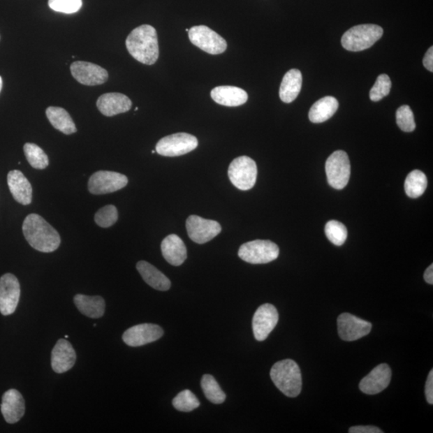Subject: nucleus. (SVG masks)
<instances>
[{
	"instance_id": "nucleus-13",
	"label": "nucleus",
	"mask_w": 433,
	"mask_h": 433,
	"mask_svg": "<svg viewBox=\"0 0 433 433\" xmlns=\"http://www.w3.org/2000/svg\"><path fill=\"white\" fill-rule=\"evenodd\" d=\"M279 322V313L275 307L270 303L260 306L253 317L254 338L264 341L273 331Z\"/></svg>"
},
{
	"instance_id": "nucleus-34",
	"label": "nucleus",
	"mask_w": 433,
	"mask_h": 433,
	"mask_svg": "<svg viewBox=\"0 0 433 433\" xmlns=\"http://www.w3.org/2000/svg\"><path fill=\"white\" fill-rule=\"evenodd\" d=\"M96 223L102 228H108L115 225L118 220V211L112 205H108L100 209L95 214Z\"/></svg>"
},
{
	"instance_id": "nucleus-41",
	"label": "nucleus",
	"mask_w": 433,
	"mask_h": 433,
	"mask_svg": "<svg viewBox=\"0 0 433 433\" xmlns=\"http://www.w3.org/2000/svg\"><path fill=\"white\" fill-rule=\"evenodd\" d=\"M425 280L427 284H433V265L431 264L429 267L425 270L424 274Z\"/></svg>"
},
{
	"instance_id": "nucleus-20",
	"label": "nucleus",
	"mask_w": 433,
	"mask_h": 433,
	"mask_svg": "<svg viewBox=\"0 0 433 433\" xmlns=\"http://www.w3.org/2000/svg\"><path fill=\"white\" fill-rule=\"evenodd\" d=\"M96 106L103 115L112 117L131 110L132 101L122 94L110 93L100 96Z\"/></svg>"
},
{
	"instance_id": "nucleus-37",
	"label": "nucleus",
	"mask_w": 433,
	"mask_h": 433,
	"mask_svg": "<svg viewBox=\"0 0 433 433\" xmlns=\"http://www.w3.org/2000/svg\"><path fill=\"white\" fill-rule=\"evenodd\" d=\"M48 6L55 12L73 14L82 7V0H48Z\"/></svg>"
},
{
	"instance_id": "nucleus-18",
	"label": "nucleus",
	"mask_w": 433,
	"mask_h": 433,
	"mask_svg": "<svg viewBox=\"0 0 433 433\" xmlns=\"http://www.w3.org/2000/svg\"><path fill=\"white\" fill-rule=\"evenodd\" d=\"M77 355L71 344L61 339L54 346L52 351L51 364L54 372L61 374L71 369L74 366Z\"/></svg>"
},
{
	"instance_id": "nucleus-29",
	"label": "nucleus",
	"mask_w": 433,
	"mask_h": 433,
	"mask_svg": "<svg viewBox=\"0 0 433 433\" xmlns=\"http://www.w3.org/2000/svg\"><path fill=\"white\" fill-rule=\"evenodd\" d=\"M427 186V177L423 172L413 170L409 173L404 182L406 194L409 198H418L422 196Z\"/></svg>"
},
{
	"instance_id": "nucleus-36",
	"label": "nucleus",
	"mask_w": 433,
	"mask_h": 433,
	"mask_svg": "<svg viewBox=\"0 0 433 433\" xmlns=\"http://www.w3.org/2000/svg\"><path fill=\"white\" fill-rule=\"evenodd\" d=\"M397 123L402 131L410 133L414 131L416 122L413 111L409 105H403L397 111Z\"/></svg>"
},
{
	"instance_id": "nucleus-42",
	"label": "nucleus",
	"mask_w": 433,
	"mask_h": 433,
	"mask_svg": "<svg viewBox=\"0 0 433 433\" xmlns=\"http://www.w3.org/2000/svg\"><path fill=\"white\" fill-rule=\"evenodd\" d=\"M3 88V79L1 77H0V91H1Z\"/></svg>"
},
{
	"instance_id": "nucleus-22",
	"label": "nucleus",
	"mask_w": 433,
	"mask_h": 433,
	"mask_svg": "<svg viewBox=\"0 0 433 433\" xmlns=\"http://www.w3.org/2000/svg\"><path fill=\"white\" fill-rule=\"evenodd\" d=\"M162 256L172 266H181L187 258L185 243L176 235L167 236L161 245Z\"/></svg>"
},
{
	"instance_id": "nucleus-11",
	"label": "nucleus",
	"mask_w": 433,
	"mask_h": 433,
	"mask_svg": "<svg viewBox=\"0 0 433 433\" xmlns=\"http://www.w3.org/2000/svg\"><path fill=\"white\" fill-rule=\"evenodd\" d=\"M186 230L192 241L198 244H204L220 234L221 226L218 221L191 215L186 220Z\"/></svg>"
},
{
	"instance_id": "nucleus-4",
	"label": "nucleus",
	"mask_w": 433,
	"mask_h": 433,
	"mask_svg": "<svg viewBox=\"0 0 433 433\" xmlns=\"http://www.w3.org/2000/svg\"><path fill=\"white\" fill-rule=\"evenodd\" d=\"M383 34L381 27L376 24L355 26L346 31L342 37V45L346 50L360 52L371 47L381 39Z\"/></svg>"
},
{
	"instance_id": "nucleus-5",
	"label": "nucleus",
	"mask_w": 433,
	"mask_h": 433,
	"mask_svg": "<svg viewBox=\"0 0 433 433\" xmlns=\"http://www.w3.org/2000/svg\"><path fill=\"white\" fill-rule=\"evenodd\" d=\"M258 169L256 161L247 156L233 161L229 166L228 176L233 185L246 191L256 185Z\"/></svg>"
},
{
	"instance_id": "nucleus-31",
	"label": "nucleus",
	"mask_w": 433,
	"mask_h": 433,
	"mask_svg": "<svg viewBox=\"0 0 433 433\" xmlns=\"http://www.w3.org/2000/svg\"><path fill=\"white\" fill-rule=\"evenodd\" d=\"M201 384L205 396L207 397L210 402L220 404L225 402L226 394L221 390L214 376L208 374L203 376Z\"/></svg>"
},
{
	"instance_id": "nucleus-17",
	"label": "nucleus",
	"mask_w": 433,
	"mask_h": 433,
	"mask_svg": "<svg viewBox=\"0 0 433 433\" xmlns=\"http://www.w3.org/2000/svg\"><path fill=\"white\" fill-rule=\"evenodd\" d=\"M392 379V370L386 364L376 366L369 374L360 383L361 392L367 395H376L386 390Z\"/></svg>"
},
{
	"instance_id": "nucleus-25",
	"label": "nucleus",
	"mask_w": 433,
	"mask_h": 433,
	"mask_svg": "<svg viewBox=\"0 0 433 433\" xmlns=\"http://www.w3.org/2000/svg\"><path fill=\"white\" fill-rule=\"evenodd\" d=\"M302 84V73L300 70L291 69L284 75L279 89L280 99L285 103L294 101L299 96Z\"/></svg>"
},
{
	"instance_id": "nucleus-23",
	"label": "nucleus",
	"mask_w": 433,
	"mask_h": 433,
	"mask_svg": "<svg viewBox=\"0 0 433 433\" xmlns=\"http://www.w3.org/2000/svg\"><path fill=\"white\" fill-rule=\"evenodd\" d=\"M210 96L216 103L227 107L240 106L248 100L247 91L235 86L216 87Z\"/></svg>"
},
{
	"instance_id": "nucleus-24",
	"label": "nucleus",
	"mask_w": 433,
	"mask_h": 433,
	"mask_svg": "<svg viewBox=\"0 0 433 433\" xmlns=\"http://www.w3.org/2000/svg\"><path fill=\"white\" fill-rule=\"evenodd\" d=\"M137 269L145 283L151 288L161 291H166L170 288V280L153 265L145 261H140L137 264Z\"/></svg>"
},
{
	"instance_id": "nucleus-33",
	"label": "nucleus",
	"mask_w": 433,
	"mask_h": 433,
	"mask_svg": "<svg viewBox=\"0 0 433 433\" xmlns=\"http://www.w3.org/2000/svg\"><path fill=\"white\" fill-rule=\"evenodd\" d=\"M173 405L180 411H192L200 406V402L195 395L189 390H184L173 399Z\"/></svg>"
},
{
	"instance_id": "nucleus-12",
	"label": "nucleus",
	"mask_w": 433,
	"mask_h": 433,
	"mask_svg": "<svg viewBox=\"0 0 433 433\" xmlns=\"http://www.w3.org/2000/svg\"><path fill=\"white\" fill-rule=\"evenodd\" d=\"M20 285L13 274H5L0 278V312L3 316L12 315L18 306Z\"/></svg>"
},
{
	"instance_id": "nucleus-6",
	"label": "nucleus",
	"mask_w": 433,
	"mask_h": 433,
	"mask_svg": "<svg viewBox=\"0 0 433 433\" xmlns=\"http://www.w3.org/2000/svg\"><path fill=\"white\" fill-rule=\"evenodd\" d=\"M279 256V248L269 240H254L242 244L238 256L243 261L251 264H266L274 261Z\"/></svg>"
},
{
	"instance_id": "nucleus-43",
	"label": "nucleus",
	"mask_w": 433,
	"mask_h": 433,
	"mask_svg": "<svg viewBox=\"0 0 433 433\" xmlns=\"http://www.w3.org/2000/svg\"><path fill=\"white\" fill-rule=\"evenodd\" d=\"M68 335H65V339H68Z\"/></svg>"
},
{
	"instance_id": "nucleus-3",
	"label": "nucleus",
	"mask_w": 433,
	"mask_h": 433,
	"mask_svg": "<svg viewBox=\"0 0 433 433\" xmlns=\"http://www.w3.org/2000/svg\"><path fill=\"white\" fill-rule=\"evenodd\" d=\"M270 377L285 396L296 397L302 390V375L299 365L294 360H284L276 364L270 370Z\"/></svg>"
},
{
	"instance_id": "nucleus-35",
	"label": "nucleus",
	"mask_w": 433,
	"mask_h": 433,
	"mask_svg": "<svg viewBox=\"0 0 433 433\" xmlns=\"http://www.w3.org/2000/svg\"><path fill=\"white\" fill-rule=\"evenodd\" d=\"M392 81L387 74L379 75L374 86L370 91V99L372 101H380L390 94Z\"/></svg>"
},
{
	"instance_id": "nucleus-21",
	"label": "nucleus",
	"mask_w": 433,
	"mask_h": 433,
	"mask_svg": "<svg viewBox=\"0 0 433 433\" xmlns=\"http://www.w3.org/2000/svg\"><path fill=\"white\" fill-rule=\"evenodd\" d=\"M8 184L16 202L24 205L31 204L32 187L23 173L20 170L10 171L8 175Z\"/></svg>"
},
{
	"instance_id": "nucleus-14",
	"label": "nucleus",
	"mask_w": 433,
	"mask_h": 433,
	"mask_svg": "<svg viewBox=\"0 0 433 433\" xmlns=\"http://www.w3.org/2000/svg\"><path fill=\"white\" fill-rule=\"evenodd\" d=\"M338 332L344 341H355L366 337L372 331L371 323L349 313H343L338 318Z\"/></svg>"
},
{
	"instance_id": "nucleus-10",
	"label": "nucleus",
	"mask_w": 433,
	"mask_h": 433,
	"mask_svg": "<svg viewBox=\"0 0 433 433\" xmlns=\"http://www.w3.org/2000/svg\"><path fill=\"white\" fill-rule=\"evenodd\" d=\"M128 182V177L122 173L101 170L90 177L88 188L91 194H107L120 191Z\"/></svg>"
},
{
	"instance_id": "nucleus-27",
	"label": "nucleus",
	"mask_w": 433,
	"mask_h": 433,
	"mask_svg": "<svg viewBox=\"0 0 433 433\" xmlns=\"http://www.w3.org/2000/svg\"><path fill=\"white\" fill-rule=\"evenodd\" d=\"M339 102L333 96H325L312 105L309 119L313 123H323L332 117L338 110Z\"/></svg>"
},
{
	"instance_id": "nucleus-2",
	"label": "nucleus",
	"mask_w": 433,
	"mask_h": 433,
	"mask_svg": "<svg viewBox=\"0 0 433 433\" xmlns=\"http://www.w3.org/2000/svg\"><path fill=\"white\" fill-rule=\"evenodd\" d=\"M126 47L130 55L144 64H154L159 57L158 34L150 25H142L132 31L127 38Z\"/></svg>"
},
{
	"instance_id": "nucleus-19",
	"label": "nucleus",
	"mask_w": 433,
	"mask_h": 433,
	"mask_svg": "<svg viewBox=\"0 0 433 433\" xmlns=\"http://www.w3.org/2000/svg\"><path fill=\"white\" fill-rule=\"evenodd\" d=\"M1 413L8 424H15L25 413V402L17 390L10 389L3 394Z\"/></svg>"
},
{
	"instance_id": "nucleus-40",
	"label": "nucleus",
	"mask_w": 433,
	"mask_h": 433,
	"mask_svg": "<svg viewBox=\"0 0 433 433\" xmlns=\"http://www.w3.org/2000/svg\"><path fill=\"white\" fill-rule=\"evenodd\" d=\"M425 67L431 73L433 72V47L429 48L423 59Z\"/></svg>"
},
{
	"instance_id": "nucleus-38",
	"label": "nucleus",
	"mask_w": 433,
	"mask_h": 433,
	"mask_svg": "<svg viewBox=\"0 0 433 433\" xmlns=\"http://www.w3.org/2000/svg\"><path fill=\"white\" fill-rule=\"evenodd\" d=\"M350 433H382L383 431L375 426H355L349 430Z\"/></svg>"
},
{
	"instance_id": "nucleus-1",
	"label": "nucleus",
	"mask_w": 433,
	"mask_h": 433,
	"mask_svg": "<svg viewBox=\"0 0 433 433\" xmlns=\"http://www.w3.org/2000/svg\"><path fill=\"white\" fill-rule=\"evenodd\" d=\"M26 240L31 247L43 253H51L61 245V236L55 228L36 214L26 216L23 223Z\"/></svg>"
},
{
	"instance_id": "nucleus-28",
	"label": "nucleus",
	"mask_w": 433,
	"mask_h": 433,
	"mask_svg": "<svg viewBox=\"0 0 433 433\" xmlns=\"http://www.w3.org/2000/svg\"><path fill=\"white\" fill-rule=\"evenodd\" d=\"M46 115L52 126L61 133L70 135L78 131L69 113L59 107H48Z\"/></svg>"
},
{
	"instance_id": "nucleus-44",
	"label": "nucleus",
	"mask_w": 433,
	"mask_h": 433,
	"mask_svg": "<svg viewBox=\"0 0 433 433\" xmlns=\"http://www.w3.org/2000/svg\"><path fill=\"white\" fill-rule=\"evenodd\" d=\"M186 31L187 32H189V29H187Z\"/></svg>"
},
{
	"instance_id": "nucleus-15",
	"label": "nucleus",
	"mask_w": 433,
	"mask_h": 433,
	"mask_svg": "<svg viewBox=\"0 0 433 433\" xmlns=\"http://www.w3.org/2000/svg\"><path fill=\"white\" fill-rule=\"evenodd\" d=\"M164 335L159 325L142 323L136 325L123 334V341L130 346H140L159 340Z\"/></svg>"
},
{
	"instance_id": "nucleus-32",
	"label": "nucleus",
	"mask_w": 433,
	"mask_h": 433,
	"mask_svg": "<svg viewBox=\"0 0 433 433\" xmlns=\"http://www.w3.org/2000/svg\"><path fill=\"white\" fill-rule=\"evenodd\" d=\"M325 234L335 246H342L348 238V230L338 221L332 220L325 226Z\"/></svg>"
},
{
	"instance_id": "nucleus-8",
	"label": "nucleus",
	"mask_w": 433,
	"mask_h": 433,
	"mask_svg": "<svg viewBox=\"0 0 433 433\" xmlns=\"http://www.w3.org/2000/svg\"><path fill=\"white\" fill-rule=\"evenodd\" d=\"M198 140L193 135L178 133L161 138L156 145V152L165 156H178L196 149Z\"/></svg>"
},
{
	"instance_id": "nucleus-16",
	"label": "nucleus",
	"mask_w": 433,
	"mask_h": 433,
	"mask_svg": "<svg viewBox=\"0 0 433 433\" xmlns=\"http://www.w3.org/2000/svg\"><path fill=\"white\" fill-rule=\"evenodd\" d=\"M73 77L79 83L95 86L106 82L108 78V72L99 65L85 61H75L71 65Z\"/></svg>"
},
{
	"instance_id": "nucleus-26",
	"label": "nucleus",
	"mask_w": 433,
	"mask_h": 433,
	"mask_svg": "<svg viewBox=\"0 0 433 433\" xmlns=\"http://www.w3.org/2000/svg\"><path fill=\"white\" fill-rule=\"evenodd\" d=\"M74 303L78 310L86 316L99 318L104 316L105 302L101 296L77 295L74 297Z\"/></svg>"
},
{
	"instance_id": "nucleus-39",
	"label": "nucleus",
	"mask_w": 433,
	"mask_h": 433,
	"mask_svg": "<svg viewBox=\"0 0 433 433\" xmlns=\"http://www.w3.org/2000/svg\"><path fill=\"white\" fill-rule=\"evenodd\" d=\"M425 395L427 402L430 404H433V370H431L429 376H427L426 386H425Z\"/></svg>"
},
{
	"instance_id": "nucleus-9",
	"label": "nucleus",
	"mask_w": 433,
	"mask_h": 433,
	"mask_svg": "<svg viewBox=\"0 0 433 433\" xmlns=\"http://www.w3.org/2000/svg\"><path fill=\"white\" fill-rule=\"evenodd\" d=\"M188 34L193 45L211 55H219L226 50L225 39L207 26L193 27Z\"/></svg>"
},
{
	"instance_id": "nucleus-7",
	"label": "nucleus",
	"mask_w": 433,
	"mask_h": 433,
	"mask_svg": "<svg viewBox=\"0 0 433 433\" xmlns=\"http://www.w3.org/2000/svg\"><path fill=\"white\" fill-rule=\"evenodd\" d=\"M325 167L330 186L335 189H343L348 185L351 176V163L348 155L344 151L334 152L328 159Z\"/></svg>"
},
{
	"instance_id": "nucleus-30",
	"label": "nucleus",
	"mask_w": 433,
	"mask_h": 433,
	"mask_svg": "<svg viewBox=\"0 0 433 433\" xmlns=\"http://www.w3.org/2000/svg\"><path fill=\"white\" fill-rule=\"evenodd\" d=\"M24 154L29 163L36 170L45 169L50 165L48 156L36 144L26 143L24 146Z\"/></svg>"
}]
</instances>
